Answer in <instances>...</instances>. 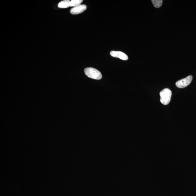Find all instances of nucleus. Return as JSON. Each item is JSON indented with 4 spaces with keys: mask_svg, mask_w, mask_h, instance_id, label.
<instances>
[{
    "mask_svg": "<svg viewBox=\"0 0 196 196\" xmlns=\"http://www.w3.org/2000/svg\"><path fill=\"white\" fill-rule=\"evenodd\" d=\"M172 95L171 90L168 88L164 89L160 92V101L164 105H167L169 103L171 100Z\"/></svg>",
    "mask_w": 196,
    "mask_h": 196,
    "instance_id": "f257e3e1",
    "label": "nucleus"
},
{
    "mask_svg": "<svg viewBox=\"0 0 196 196\" xmlns=\"http://www.w3.org/2000/svg\"><path fill=\"white\" fill-rule=\"evenodd\" d=\"M84 71L86 76L91 79H100L102 77L101 72L95 68H85Z\"/></svg>",
    "mask_w": 196,
    "mask_h": 196,
    "instance_id": "f03ea898",
    "label": "nucleus"
},
{
    "mask_svg": "<svg viewBox=\"0 0 196 196\" xmlns=\"http://www.w3.org/2000/svg\"><path fill=\"white\" fill-rule=\"evenodd\" d=\"M192 79L193 76L191 75H190L184 79L178 81L176 83V86L178 88H184L191 83Z\"/></svg>",
    "mask_w": 196,
    "mask_h": 196,
    "instance_id": "7ed1b4c3",
    "label": "nucleus"
},
{
    "mask_svg": "<svg viewBox=\"0 0 196 196\" xmlns=\"http://www.w3.org/2000/svg\"><path fill=\"white\" fill-rule=\"evenodd\" d=\"M87 9V6L86 5H81L76 7L72 8L70 13L72 15H77L83 13Z\"/></svg>",
    "mask_w": 196,
    "mask_h": 196,
    "instance_id": "20e7f679",
    "label": "nucleus"
},
{
    "mask_svg": "<svg viewBox=\"0 0 196 196\" xmlns=\"http://www.w3.org/2000/svg\"><path fill=\"white\" fill-rule=\"evenodd\" d=\"M110 55L112 57H117L123 60H127L128 57L127 55L121 51H111L110 52Z\"/></svg>",
    "mask_w": 196,
    "mask_h": 196,
    "instance_id": "39448f33",
    "label": "nucleus"
},
{
    "mask_svg": "<svg viewBox=\"0 0 196 196\" xmlns=\"http://www.w3.org/2000/svg\"><path fill=\"white\" fill-rule=\"evenodd\" d=\"M70 1L69 0H64L61 1L58 4V7L61 9H65L69 7V3Z\"/></svg>",
    "mask_w": 196,
    "mask_h": 196,
    "instance_id": "423d86ee",
    "label": "nucleus"
},
{
    "mask_svg": "<svg viewBox=\"0 0 196 196\" xmlns=\"http://www.w3.org/2000/svg\"><path fill=\"white\" fill-rule=\"evenodd\" d=\"M83 1L82 0H72L69 3V6L76 7L81 5Z\"/></svg>",
    "mask_w": 196,
    "mask_h": 196,
    "instance_id": "0eeeda50",
    "label": "nucleus"
},
{
    "mask_svg": "<svg viewBox=\"0 0 196 196\" xmlns=\"http://www.w3.org/2000/svg\"><path fill=\"white\" fill-rule=\"evenodd\" d=\"M152 2L153 5L156 8H158L161 7L162 5V0H152Z\"/></svg>",
    "mask_w": 196,
    "mask_h": 196,
    "instance_id": "6e6552de",
    "label": "nucleus"
}]
</instances>
